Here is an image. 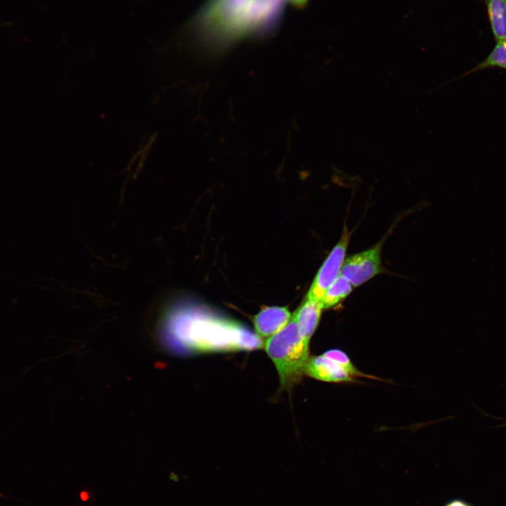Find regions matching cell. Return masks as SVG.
Segmentation results:
<instances>
[{
  "label": "cell",
  "instance_id": "1",
  "mask_svg": "<svg viewBox=\"0 0 506 506\" xmlns=\"http://www.w3.org/2000/svg\"><path fill=\"white\" fill-rule=\"evenodd\" d=\"M156 340L172 353L208 350L254 349L262 346L258 335L231 322L208 319L190 306H169L162 314Z\"/></svg>",
  "mask_w": 506,
  "mask_h": 506
},
{
  "label": "cell",
  "instance_id": "2",
  "mask_svg": "<svg viewBox=\"0 0 506 506\" xmlns=\"http://www.w3.org/2000/svg\"><path fill=\"white\" fill-rule=\"evenodd\" d=\"M265 350L283 388H290L299 380L309 358V342L301 336L294 313L281 330L266 339Z\"/></svg>",
  "mask_w": 506,
  "mask_h": 506
},
{
  "label": "cell",
  "instance_id": "3",
  "mask_svg": "<svg viewBox=\"0 0 506 506\" xmlns=\"http://www.w3.org/2000/svg\"><path fill=\"white\" fill-rule=\"evenodd\" d=\"M257 0H212L204 12V24L228 35L240 34L245 30V20L252 13Z\"/></svg>",
  "mask_w": 506,
  "mask_h": 506
},
{
  "label": "cell",
  "instance_id": "4",
  "mask_svg": "<svg viewBox=\"0 0 506 506\" xmlns=\"http://www.w3.org/2000/svg\"><path fill=\"white\" fill-rule=\"evenodd\" d=\"M349 238L350 233L345 226L341 238L318 271L306 299L321 302L328 287L340 275Z\"/></svg>",
  "mask_w": 506,
  "mask_h": 506
},
{
  "label": "cell",
  "instance_id": "5",
  "mask_svg": "<svg viewBox=\"0 0 506 506\" xmlns=\"http://www.w3.org/2000/svg\"><path fill=\"white\" fill-rule=\"evenodd\" d=\"M381 252L382 242L350 255L344 261L340 275L346 278L353 287L361 285L382 272Z\"/></svg>",
  "mask_w": 506,
  "mask_h": 506
},
{
  "label": "cell",
  "instance_id": "6",
  "mask_svg": "<svg viewBox=\"0 0 506 506\" xmlns=\"http://www.w3.org/2000/svg\"><path fill=\"white\" fill-rule=\"evenodd\" d=\"M304 373L327 382H351L353 379L342 367L324 354L309 357Z\"/></svg>",
  "mask_w": 506,
  "mask_h": 506
},
{
  "label": "cell",
  "instance_id": "7",
  "mask_svg": "<svg viewBox=\"0 0 506 506\" xmlns=\"http://www.w3.org/2000/svg\"><path fill=\"white\" fill-rule=\"evenodd\" d=\"M292 316L285 307H266L254 317V325L259 337H270L281 330Z\"/></svg>",
  "mask_w": 506,
  "mask_h": 506
},
{
  "label": "cell",
  "instance_id": "8",
  "mask_svg": "<svg viewBox=\"0 0 506 506\" xmlns=\"http://www.w3.org/2000/svg\"><path fill=\"white\" fill-rule=\"evenodd\" d=\"M323 309L320 301L305 299L294 312L299 333L308 342L318 326Z\"/></svg>",
  "mask_w": 506,
  "mask_h": 506
},
{
  "label": "cell",
  "instance_id": "9",
  "mask_svg": "<svg viewBox=\"0 0 506 506\" xmlns=\"http://www.w3.org/2000/svg\"><path fill=\"white\" fill-rule=\"evenodd\" d=\"M485 4L495 41H506V0H485Z\"/></svg>",
  "mask_w": 506,
  "mask_h": 506
},
{
  "label": "cell",
  "instance_id": "10",
  "mask_svg": "<svg viewBox=\"0 0 506 506\" xmlns=\"http://www.w3.org/2000/svg\"><path fill=\"white\" fill-rule=\"evenodd\" d=\"M491 68L506 70V41H496L495 46L484 60L463 73L458 79Z\"/></svg>",
  "mask_w": 506,
  "mask_h": 506
},
{
  "label": "cell",
  "instance_id": "11",
  "mask_svg": "<svg viewBox=\"0 0 506 506\" xmlns=\"http://www.w3.org/2000/svg\"><path fill=\"white\" fill-rule=\"evenodd\" d=\"M353 287L346 278L339 275L325 292L321 300L323 309L331 308L342 301L351 292Z\"/></svg>",
  "mask_w": 506,
  "mask_h": 506
},
{
  "label": "cell",
  "instance_id": "12",
  "mask_svg": "<svg viewBox=\"0 0 506 506\" xmlns=\"http://www.w3.org/2000/svg\"><path fill=\"white\" fill-rule=\"evenodd\" d=\"M342 367L353 378L365 376L352 364L347 355L339 349H330L323 353Z\"/></svg>",
  "mask_w": 506,
  "mask_h": 506
},
{
  "label": "cell",
  "instance_id": "13",
  "mask_svg": "<svg viewBox=\"0 0 506 506\" xmlns=\"http://www.w3.org/2000/svg\"><path fill=\"white\" fill-rule=\"evenodd\" d=\"M444 506H474L470 502L460 499V498H455L453 500H449L447 502Z\"/></svg>",
  "mask_w": 506,
  "mask_h": 506
},
{
  "label": "cell",
  "instance_id": "14",
  "mask_svg": "<svg viewBox=\"0 0 506 506\" xmlns=\"http://www.w3.org/2000/svg\"><path fill=\"white\" fill-rule=\"evenodd\" d=\"M292 6L297 8H303L306 6L309 0H287Z\"/></svg>",
  "mask_w": 506,
  "mask_h": 506
},
{
  "label": "cell",
  "instance_id": "15",
  "mask_svg": "<svg viewBox=\"0 0 506 506\" xmlns=\"http://www.w3.org/2000/svg\"><path fill=\"white\" fill-rule=\"evenodd\" d=\"M502 427H506V421H505V422L503 424H502Z\"/></svg>",
  "mask_w": 506,
  "mask_h": 506
}]
</instances>
